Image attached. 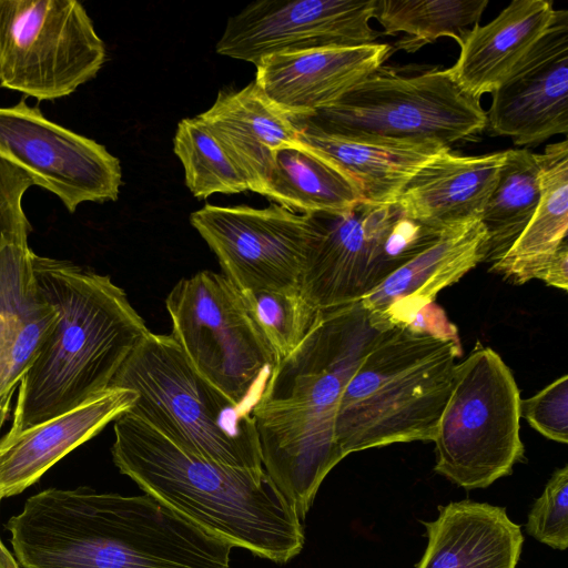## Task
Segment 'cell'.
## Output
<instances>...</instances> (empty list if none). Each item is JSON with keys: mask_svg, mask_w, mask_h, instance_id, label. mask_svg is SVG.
Instances as JSON below:
<instances>
[{"mask_svg": "<svg viewBox=\"0 0 568 568\" xmlns=\"http://www.w3.org/2000/svg\"><path fill=\"white\" fill-rule=\"evenodd\" d=\"M110 387L134 390L130 412L183 448L227 466L264 470L252 415L205 379L172 335L149 332Z\"/></svg>", "mask_w": 568, "mask_h": 568, "instance_id": "cell-6", "label": "cell"}, {"mask_svg": "<svg viewBox=\"0 0 568 568\" xmlns=\"http://www.w3.org/2000/svg\"><path fill=\"white\" fill-rule=\"evenodd\" d=\"M261 194L295 212L343 213L362 201L354 187L300 141L277 149Z\"/></svg>", "mask_w": 568, "mask_h": 568, "instance_id": "cell-26", "label": "cell"}, {"mask_svg": "<svg viewBox=\"0 0 568 568\" xmlns=\"http://www.w3.org/2000/svg\"><path fill=\"white\" fill-rule=\"evenodd\" d=\"M298 141L333 166L358 193L363 203L389 206L408 180L429 160L450 149L416 143L349 138L295 120Z\"/></svg>", "mask_w": 568, "mask_h": 568, "instance_id": "cell-20", "label": "cell"}, {"mask_svg": "<svg viewBox=\"0 0 568 568\" xmlns=\"http://www.w3.org/2000/svg\"><path fill=\"white\" fill-rule=\"evenodd\" d=\"M377 0H261L229 18L216 43L221 55L257 64L283 53L353 48L381 36L369 21Z\"/></svg>", "mask_w": 568, "mask_h": 568, "instance_id": "cell-14", "label": "cell"}, {"mask_svg": "<svg viewBox=\"0 0 568 568\" xmlns=\"http://www.w3.org/2000/svg\"><path fill=\"white\" fill-rule=\"evenodd\" d=\"M427 547L416 568H516L524 537L505 508L463 500L425 523Z\"/></svg>", "mask_w": 568, "mask_h": 568, "instance_id": "cell-22", "label": "cell"}, {"mask_svg": "<svg viewBox=\"0 0 568 568\" xmlns=\"http://www.w3.org/2000/svg\"><path fill=\"white\" fill-rule=\"evenodd\" d=\"M520 394L509 367L478 345L456 364L434 438L435 471L465 489L485 488L525 459Z\"/></svg>", "mask_w": 568, "mask_h": 568, "instance_id": "cell-9", "label": "cell"}, {"mask_svg": "<svg viewBox=\"0 0 568 568\" xmlns=\"http://www.w3.org/2000/svg\"><path fill=\"white\" fill-rule=\"evenodd\" d=\"M173 143L184 168L186 186L195 197L248 190L242 169L197 115L179 122Z\"/></svg>", "mask_w": 568, "mask_h": 568, "instance_id": "cell-29", "label": "cell"}, {"mask_svg": "<svg viewBox=\"0 0 568 568\" xmlns=\"http://www.w3.org/2000/svg\"><path fill=\"white\" fill-rule=\"evenodd\" d=\"M404 327L414 333L460 343L457 327L448 320L445 311L435 302L417 311Z\"/></svg>", "mask_w": 568, "mask_h": 568, "instance_id": "cell-34", "label": "cell"}, {"mask_svg": "<svg viewBox=\"0 0 568 568\" xmlns=\"http://www.w3.org/2000/svg\"><path fill=\"white\" fill-rule=\"evenodd\" d=\"M462 343L382 332L347 382L335 437L344 457L396 443L433 442L449 398Z\"/></svg>", "mask_w": 568, "mask_h": 568, "instance_id": "cell-5", "label": "cell"}, {"mask_svg": "<svg viewBox=\"0 0 568 568\" xmlns=\"http://www.w3.org/2000/svg\"><path fill=\"white\" fill-rule=\"evenodd\" d=\"M540 196L538 154L527 149L506 150L497 183L479 222L485 240V261L500 260L529 223Z\"/></svg>", "mask_w": 568, "mask_h": 568, "instance_id": "cell-27", "label": "cell"}, {"mask_svg": "<svg viewBox=\"0 0 568 568\" xmlns=\"http://www.w3.org/2000/svg\"><path fill=\"white\" fill-rule=\"evenodd\" d=\"M113 428V463L144 494L260 558L286 564L303 549L302 520L264 470L227 466L187 450L130 410Z\"/></svg>", "mask_w": 568, "mask_h": 568, "instance_id": "cell-3", "label": "cell"}, {"mask_svg": "<svg viewBox=\"0 0 568 568\" xmlns=\"http://www.w3.org/2000/svg\"><path fill=\"white\" fill-rule=\"evenodd\" d=\"M28 243L0 244V398L17 388L58 321L38 290Z\"/></svg>", "mask_w": 568, "mask_h": 568, "instance_id": "cell-23", "label": "cell"}, {"mask_svg": "<svg viewBox=\"0 0 568 568\" xmlns=\"http://www.w3.org/2000/svg\"><path fill=\"white\" fill-rule=\"evenodd\" d=\"M14 566H16V562H14L13 567H8V568H14Z\"/></svg>", "mask_w": 568, "mask_h": 568, "instance_id": "cell-36", "label": "cell"}, {"mask_svg": "<svg viewBox=\"0 0 568 568\" xmlns=\"http://www.w3.org/2000/svg\"><path fill=\"white\" fill-rule=\"evenodd\" d=\"M381 333L361 302L322 311L300 345L277 363L252 410L263 469L301 520L344 458L335 437L339 402Z\"/></svg>", "mask_w": 568, "mask_h": 568, "instance_id": "cell-2", "label": "cell"}, {"mask_svg": "<svg viewBox=\"0 0 568 568\" xmlns=\"http://www.w3.org/2000/svg\"><path fill=\"white\" fill-rule=\"evenodd\" d=\"M540 196L537 207L507 253L490 265V272L521 285L539 280L546 264L567 241L568 141L548 144L538 154Z\"/></svg>", "mask_w": 568, "mask_h": 568, "instance_id": "cell-25", "label": "cell"}, {"mask_svg": "<svg viewBox=\"0 0 568 568\" xmlns=\"http://www.w3.org/2000/svg\"><path fill=\"white\" fill-rule=\"evenodd\" d=\"M295 120L343 136L450 148L480 133L487 116L446 69L412 73L382 65L328 108Z\"/></svg>", "mask_w": 568, "mask_h": 568, "instance_id": "cell-7", "label": "cell"}, {"mask_svg": "<svg viewBox=\"0 0 568 568\" xmlns=\"http://www.w3.org/2000/svg\"><path fill=\"white\" fill-rule=\"evenodd\" d=\"M490 135L538 145L568 133V11L555 18L530 51L491 92Z\"/></svg>", "mask_w": 568, "mask_h": 568, "instance_id": "cell-15", "label": "cell"}, {"mask_svg": "<svg viewBox=\"0 0 568 568\" xmlns=\"http://www.w3.org/2000/svg\"><path fill=\"white\" fill-rule=\"evenodd\" d=\"M32 185L26 172L0 158V244L6 241L28 243L32 227L22 199Z\"/></svg>", "mask_w": 568, "mask_h": 568, "instance_id": "cell-33", "label": "cell"}, {"mask_svg": "<svg viewBox=\"0 0 568 568\" xmlns=\"http://www.w3.org/2000/svg\"><path fill=\"white\" fill-rule=\"evenodd\" d=\"M547 0H514L485 26L474 24L458 44L448 75L466 94L491 93L530 51L555 18Z\"/></svg>", "mask_w": 568, "mask_h": 568, "instance_id": "cell-21", "label": "cell"}, {"mask_svg": "<svg viewBox=\"0 0 568 568\" xmlns=\"http://www.w3.org/2000/svg\"><path fill=\"white\" fill-rule=\"evenodd\" d=\"M315 234L300 291L318 311L361 302L442 232L403 215L397 204L361 202L343 213H313Z\"/></svg>", "mask_w": 568, "mask_h": 568, "instance_id": "cell-10", "label": "cell"}, {"mask_svg": "<svg viewBox=\"0 0 568 568\" xmlns=\"http://www.w3.org/2000/svg\"><path fill=\"white\" fill-rule=\"evenodd\" d=\"M390 54V45L376 42L274 54L255 65V82L280 109L303 119L335 103Z\"/></svg>", "mask_w": 568, "mask_h": 568, "instance_id": "cell-16", "label": "cell"}, {"mask_svg": "<svg viewBox=\"0 0 568 568\" xmlns=\"http://www.w3.org/2000/svg\"><path fill=\"white\" fill-rule=\"evenodd\" d=\"M216 255L222 274L241 291L300 288L314 239L312 214L278 204L265 209L207 204L190 216Z\"/></svg>", "mask_w": 568, "mask_h": 568, "instance_id": "cell-12", "label": "cell"}, {"mask_svg": "<svg viewBox=\"0 0 568 568\" xmlns=\"http://www.w3.org/2000/svg\"><path fill=\"white\" fill-rule=\"evenodd\" d=\"M485 230L479 221L447 229L362 298L372 326L404 327L437 294L485 261Z\"/></svg>", "mask_w": 568, "mask_h": 568, "instance_id": "cell-17", "label": "cell"}, {"mask_svg": "<svg viewBox=\"0 0 568 568\" xmlns=\"http://www.w3.org/2000/svg\"><path fill=\"white\" fill-rule=\"evenodd\" d=\"M505 159L506 151L465 156L444 150L408 180L396 204L438 232L479 221Z\"/></svg>", "mask_w": 568, "mask_h": 568, "instance_id": "cell-19", "label": "cell"}, {"mask_svg": "<svg viewBox=\"0 0 568 568\" xmlns=\"http://www.w3.org/2000/svg\"><path fill=\"white\" fill-rule=\"evenodd\" d=\"M4 528L21 568H230L231 545L148 494L51 487Z\"/></svg>", "mask_w": 568, "mask_h": 568, "instance_id": "cell-1", "label": "cell"}, {"mask_svg": "<svg viewBox=\"0 0 568 568\" xmlns=\"http://www.w3.org/2000/svg\"><path fill=\"white\" fill-rule=\"evenodd\" d=\"M220 139L244 172L248 190L262 192L273 153L298 142L295 119L273 103L257 83L222 90L213 105L197 115Z\"/></svg>", "mask_w": 568, "mask_h": 568, "instance_id": "cell-24", "label": "cell"}, {"mask_svg": "<svg viewBox=\"0 0 568 568\" xmlns=\"http://www.w3.org/2000/svg\"><path fill=\"white\" fill-rule=\"evenodd\" d=\"M520 416L542 436L568 443V376L564 375L520 402Z\"/></svg>", "mask_w": 568, "mask_h": 568, "instance_id": "cell-32", "label": "cell"}, {"mask_svg": "<svg viewBox=\"0 0 568 568\" xmlns=\"http://www.w3.org/2000/svg\"><path fill=\"white\" fill-rule=\"evenodd\" d=\"M242 292L278 362L300 345L322 312L300 288Z\"/></svg>", "mask_w": 568, "mask_h": 568, "instance_id": "cell-30", "label": "cell"}, {"mask_svg": "<svg viewBox=\"0 0 568 568\" xmlns=\"http://www.w3.org/2000/svg\"><path fill=\"white\" fill-rule=\"evenodd\" d=\"M539 280L544 281L547 285L560 288L564 291L568 290V244L565 241L559 248L554 253L544 271L541 272Z\"/></svg>", "mask_w": 568, "mask_h": 568, "instance_id": "cell-35", "label": "cell"}, {"mask_svg": "<svg viewBox=\"0 0 568 568\" xmlns=\"http://www.w3.org/2000/svg\"><path fill=\"white\" fill-rule=\"evenodd\" d=\"M488 0H377L375 19L381 36H404L397 50L414 53L425 44L449 37L458 44L470 26L479 23Z\"/></svg>", "mask_w": 568, "mask_h": 568, "instance_id": "cell-28", "label": "cell"}, {"mask_svg": "<svg viewBox=\"0 0 568 568\" xmlns=\"http://www.w3.org/2000/svg\"><path fill=\"white\" fill-rule=\"evenodd\" d=\"M172 336L192 366L252 415L278 358L241 290L222 273L181 278L165 298Z\"/></svg>", "mask_w": 568, "mask_h": 568, "instance_id": "cell-8", "label": "cell"}, {"mask_svg": "<svg viewBox=\"0 0 568 568\" xmlns=\"http://www.w3.org/2000/svg\"><path fill=\"white\" fill-rule=\"evenodd\" d=\"M537 540L559 550L568 546V466L557 469L535 501L526 525Z\"/></svg>", "mask_w": 568, "mask_h": 568, "instance_id": "cell-31", "label": "cell"}, {"mask_svg": "<svg viewBox=\"0 0 568 568\" xmlns=\"http://www.w3.org/2000/svg\"><path fill=\"white\" fill-rule=\"evenodd\" d=\"M136 397L130 388L109 387L64 414L0 438V499L37 483L65 455L130 410Z\"/></svg>", "mask_w": 568, "mask_h": 568, "instance_id": "cell-18", "label": "cell"}, {"mask_svg": "<svg viewBox=\"0 0 568 568\" xmlns=\"http://www.w3.org/2000/svg\"><path fill=\"white\" fill-rule=\"evenodd\" d=\"M0 158L71 213L84 202L115 201L122 184L120 161L104 145L48 120L24 98L0 106Z\"/></svg>", "mask_w": 568, "mask_h": 568, "instance_id": "cell-13", "label": "cell"}, {"mask_svg": "<svg viewBox=\"0 0 568 568\" xmlns=\"http://www.w3.org/2000/svg\"><path fill=\"white\" fill-rule=\"evenodd\" d=\"M31 262L38 290L55 308L58 321L20 381L6 438L106 390L150 332L110 276L33 252Z\"/></svg>", "mask_w": 568, "mask_h": 568, "instance_id": "cell-4", "label": "cell"}, {"mask_svg": "<svg viewBox=\"0 0 568 568\" xmlns=\"http://www.w3.org/2000/svg\"><path fill=\"white\" fill-rule=\"evenodd\" d=\"M106 58L75 0H0V85L39 101L73 93Z\"/></svg>", "mask_w": 568, "mask_h": 568, "instance_id": "cell-11", "label": "cell"}]
</instances>
